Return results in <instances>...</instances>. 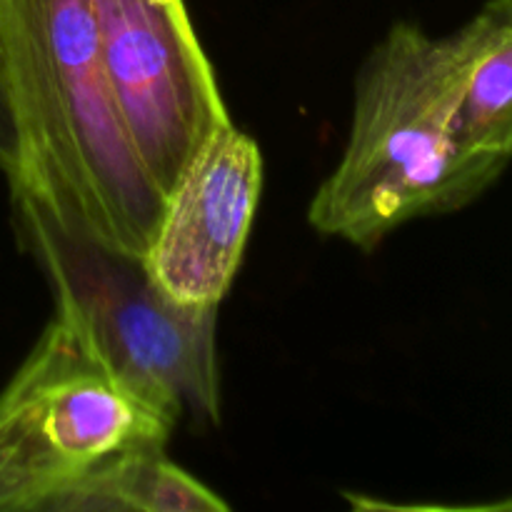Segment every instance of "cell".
<instances>
[{"instance_id": "obj_1", "label": "cell", "mask_w": 512, "mask_h": 512, "mask_svg": "<svg viewBox=\"0 0 512 512\" xmlns=\"http://www.w3.org/2000/svg\"><path fill=\"white\" fill-rule=\"evenodd\" d=\"M0 58L18 135L10 198L145 258L165 198L115 108L93 0H0Z\"/></svg>"}, {"instance_id": "obj_2", "label": "cell", "mask_w": 512, "mask_h": 512, "mask_svg": "<svg viewBox=\"0 0 512 512\" xmlns=\"http://www.w3.org/2000/svg\"><path fill=\"white\" fill-rule=\"evenodd\" d=\"M503 170L460 140L445 40L398 23L358 70L348 143L308 220L370 250L410 220L470 205Z\"/></svg>"}, {"instance_id": "obj_3", "label": "cell", "mask_w": 512, "mask_h": 512, "mask_svg": "<svg viewBox=\"0 0 512 512\" xmlns=\"http://www.w3.org/2000/svg\"><path fill=\"white\" fill-rule=\"evenodd\" d=\"M13 223L53 288L58 318L178 423H218L215 305L178 303L155 283L145 258L70 233L28 200H13Z\"/></svg>"}, {"instance_id": "obj_4", "label": "cell", "mask_w": 512, "mask_h": 512, "mask_svg": "<svg viewBox=\"0 0 512 512\" xmlns=\"http://www.w3.org/2000/svg\"><path fill=\"white\" fill-rule=\"evenodd\" d=\"M175 425L55 315L0 393V512H45L113 455L168 445Z\"/></svg>"}, {"instance_id": "obj_5", "label": "cell", "mask_w": 512, "mask_h": 512, "mask_svg": "<svg viewBox=\"0 0 512 512\" xmlns=\"http://www.w3.org/2000/svg\"><path fill=\"white\" fill-rule=\"evenodd\" d=\"M123 128L163 198L233 123L183 0H93Z\"/></svg>"}, {"instance_id": "obj_6", "label": "cell", "mask_w": 512, "mask_h": 512, "mask_svg": "<svg viewBox=\"0 0 512 512\" xmlns=\"http://www.w3.org/2000/svg\"><path fill=\"white\" fill-rule=\"evenodd\" d=\"M263 193V153L248 133L220 130L190 163L145 255L150 275L183 305H215L243 260Z\"/></svg>"}, {"instance_id": "obj_7", "label": "cell", "mask_w": 512, "mask_h": 512, "mask_svg": "<svg viewBox=\"0 0 512 512\" xmlns=\"http://www.w3.org/2000/svg\"><path fill=\"white\" fill-rule=\"evenodd\" d=\"M455 95V128L470 153L512 160V0H485L453 35H445Z\"/></svg>"}, {"instance_id": "obj_8", "label": "cell", "mask_w": 512, "mask_h": 512, "mask_svg": "<svg viewBox=\"0 0 512 512\" xmlns=\"http://www.w3.org/2000/svg\"><path fill=\"white\" fill-rule=\"evenodd\" d=\"M225 512L230 505L175 465L165 445L113 455L65 485L45 512Z\"/></svg>"}, {"instance_id": "obj_9", "label": "cell", "mask_w": 512, "mask_h": 512, "mask_svg": "<svg viewBox=\"0 0 512 512\" xmlns=\"http://www.w3.org/2000/svg\"><path fill=\"white\" fill-rule=\"evenodd\" d=\"M18 165V135H15L13 108H10L8 83L3 73V58H0V173L10 178Z\"/></svg>"}, {"instance_id": "obj_10", "label": "cell", "mask_w": 512, "mask_h": 512, "mask_svg": "<svg viewBox=\"0 0 512 512\" xmlns=\"http://www.w3.org/2000/svg\"><path fill=\"white\" fill-rule=\"evenodd\" d=\"M150 3H178V0H150Z\"/></svg>"}]
</instances>
